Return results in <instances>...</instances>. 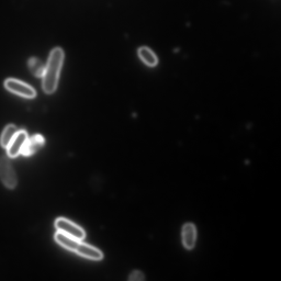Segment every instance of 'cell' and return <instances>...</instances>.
I'll list each match as a JSON object with an SVG mask.
<instances>
[{"label":"cell","instance_id":"8","mask_svg":"<svg viewBox=\"0 0 281 281\" xmlns=\"http://www.w3.org/2000/svg\"><path fill=\"white\" fill-rule=\"evenodd\" d=\"M196 238V230L193 224L187 223L182 230V240L185 247L192 249L195 244Z\"/></svg>","mask_w":281,"mask_h":281},{"label":"cell","instance_id":"11","mask_svg":"<svg viewBox=\"0 0 281 281\" xmlns=\"http://www.w3.org/2000/svg\"><path fill=\"white\" fill-rule=\"evenodd\" d=\"M30 69L32 74L38 78H43L45 67L39 59L31 58L28 62Z\"/></svg>","mask_w":281,"mask_h":281},{"label":"cell","instance_id":"12","mask_svg":"<svg viewBox=\"0 0 281 281\" xmlns=\"http://www.w3.org/2000/svg\"><path fill=\"white\" fill-rule=\"evenodd\" d=\"M144 278V274L142 272L136 271L131 274L129 279L130 280H143Z\"/></svg>","mask_w":281,"mask_h":281},{"label":"cell","instance_id":"1","mask_svg":"<svg viewBox=\"0 0 281 281\" xmlns=\"http://www.w3.org/2000/svg\"><path fill=\"white\" fill-rule=\"evenodd\" d=\"M64 56L60 47L54 48L49 56L43 77V88L47 94L53 93L57 89Z\"/></svg>","mask_w":281,"mask_h":281},{"label":"cell","instance_id":"3","mask_svg":"<svg viewBox=\"0 0 281 281\" xmlns=\"http://www.w3.org/2000/svg\"><path fill=\"white\" fill-rule=\"evenodd\" d=\"M54 226L58 231L76 240L82 241L86 237V232L81 228L63 217L56 220Z\"/></svg>","mask_w":281,"mask_h":281},{"label":"cell","instance_id":"7","mask_svg":"<svg viewBox=\"0 0 281 281\" xmlns=\"http://www.w3.org/2000/svg\"><path fill=\"white\" fill-rule=\"evenodd\" d=\"M44 144L45 139L43 136L40 135L28 137L21 154L26 157L31 156L42 148Z\"/></svg>","mask_w":281,"mask_h":281},{"label":"cell","instance_id":"10","mask_svg":"<svg viewBox=\"0 0 281 281\" xmlns=\"http://www.w3.org/2000/svg\"><path fill=\"white\" fill-rule=\"evenodd\" d=\"M18 131L15 125L10 124L6 126L2 133L1 140H0V143L4 148L7 149Z\"/></svg>","mask_w":281,"mask_h":281},{"label":"cell","instance_id":"9","mask_svg":"<svg viewBox=\"0 0 281 281\" xmlns=\"http://www.w3.org/2000/svg\"><path fill=\"white\" fill-rule=\"evenodd\" d=\"M139 57L150 67H154L157 65L158 59L157 56L150 49L147 47H142L138 49Z\"/></svg>","mask_w":281,"mask_h":281},{"label":"cell","instance_id":"6","mask_svg":"<svg viewBox=\"0 0 281 281\" xmlns=\"http://www.w3.org/2000/svg\"><path fill=\"white\" fill-rule=\"evenodd\" d=\"M27 138V133L25 130L18 131L8 147H7V153H8V156L12 158L18 157L22 152Z\"/></svg>","mask_w":281,"mask_h":281},{"label":"cell","instance_id":"4","mask_svg":"<svg viewBox=\"0 0 281 281\" xmlns=\"http://www.w3.org/2000/svg\"><path fill=\"white\" fill-rule=\"evenodd\" d=\"M0 180L9 189H13L17 184V177L10 161L5 157H0Z\"/></svg>","mask_w":281,"mask_h":281},{"label":"cell","instance_id":"5","mask_svg":"<svg viewBox=\"0 0 281 281\" xmlns=\"http://www.w3.org/2000/svg\"><path fill=\"white\" fill-rule=\"evenodd\" d=\"M5 87L10 92L24 98H33L37 96L36 91L33 87L17 79H7Z\"/></svg>","mask_w":281,"mask_h":281},{"label":"cell","instance_id":"2","mask_svg":"<svg viewBox=\"0 0 281 281\" xmlns=\"http://www.w3.org/2000/svg\"><path fill=\"white\" fill-rule=\"evenodd\" d=\"M54 240L63 247L83 258L93 261H100L103 257L102 251L99 249L80 240L70 237L60 231L55 234Z\"/></svg>","mask_w":281,"mask_h":281}]
</instances>
